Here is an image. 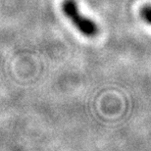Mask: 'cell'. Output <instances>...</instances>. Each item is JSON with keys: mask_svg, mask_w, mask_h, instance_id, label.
Here are the masks:
<instances>
[{"mask_svg": "<svg viewBox=\"0 0 151 151\" xmlns=\"http://www.w3.org/2000/svg\"><path fill=\"white\" fill-rule=\"evenodd\" d=\"M61 8L63 14L83 35L87 37H94L98 34L97 25L81 13L75 0H63Z\"/></svg>", "mask_w": 151, "mask_h": 151, "instance_id": "6da1fadb", "label": "cell"}, {"mask_svg": "<svg viewBox=\"0 0 151 151\" xmlns=\"http://www.w3.org/2000/svg\"><path fill=\"white\" fill-rule=\"evenodd\" d=\"M140 18L142 19L144 22L149 24L150 23V18H151V10H150V6L145 5L140 9L139 11Z\"/></svg>", "mask_w": 151, "mask_h": 151, "instance_id": "7a4b0ae2", "label": "cell"}]
</instances>
